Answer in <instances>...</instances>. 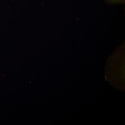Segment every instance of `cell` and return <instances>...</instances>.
Returning a JSON list of instances; mask_svg holds the SVG:
<instances>
[{"label": "cell", "mask_w": 125, "mask_h": 125, "mask_svg": "<svg viewBox=\"0 0 125 125\" xmlns=\"http://www.w3.org/2000/svg\"><path fill=\"white\" fill-rule=\"evenodd\" d=\"M106 0L111 3H118L123 2L125 0Z\"/></svg>", "instance_id": "cell-1"}]
</instances>
